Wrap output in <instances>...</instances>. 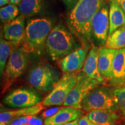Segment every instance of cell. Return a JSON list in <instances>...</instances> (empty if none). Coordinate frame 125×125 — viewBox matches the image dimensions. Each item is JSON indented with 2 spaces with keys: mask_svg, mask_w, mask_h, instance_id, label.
<instances>
[{
  "mask_svg": "<svg viewBox=\"0 0 125 125\" xmlns=\"http://www.w3.org/2000/svg\"><path fill=\"white\" fill-rule=\"evenodd\" d=\"M8 3H10V0H0V6L1 7H4Z\"/></svg>",
  "mask_w": 125,
  "mask_h": 125,
  "instance_id": "1f68e13d",
  "label": "cell"
},
{
  "mask_svg": "<svg viewBox=\"0 0 125 125\" xmlns=\"http://www.w3.org/2000/svg\"><path fill=\"white\" fill-rule=\"evenodd\" d=\"M108 2L109 5V34H110L125 25V12L115 0H108Z\"/></svg>",
  "mask_w": 125,
  "mask_h": 125,
  "instance_id": "ac0fdd59",
  "label": "cell"
},
{
  "mask_svg": "<svg viewBox=\"0 0 125 125\" xmlns=\"http://www.w3.org/2000/svg\"><path fill=\"white\" fill-rule=\"evenodd\" d=\"M79 47L73 33L62 24L52 29L45 45L46 53L53 61L61 60Z\"/></svg>",
  "mask_w": 125,
  "mask_h": 125,
  "instance_id": "7a4b0ae2",
  "label": "cell"
},
{
  "mask_svg": "<svg viewBox=\"0 0 125 125\" xmlns=\"http://www.w3.org/2000/svg\"><path fill=\"white\" fill-rule=\"evenodd\" d=\"M26 125H43V124L41 119L35 116V115H32L29 117Z\"/></svg>",
  "mask_w": 125,
  "mask_h": 125,
  "instance_id": "484cf974",
  "label": "cell"
},
{
  "mask_svg": "<svg viewBox=\"0 0 125 125\" xmlns=\"http://www.w3.org/2000/svg\"><path fill=\"white\" fill-rule=\"evenodd\" d=\"M41 96L35 90L29 88L16 89L5 97L3 102L12 108L30 107L41 103Z\"/></svg>",
  "mask_w": 125,
  "mask_h": 125,
  "instance_id": "9c48e42d",
  "label": "cell"
},
{
  "mask_svg": "<svg viewBox=\"0 0 125 125\" xmlns=\"http://www.w3.org/2000/svg\"><path fill=\"white\" fill-rule=\"evenodd\" d=\"M116 98L117 109L125 120V86L113 90Z\"/></svg>",
  "mask_w": 125,
  "mask_h": 125,
  "instance_id": "cb8c5ba5",
  "label": "cell"
},
{
  "mask_svg": "<svg viewBox=\"0 0 125 125\" xmlns=\"http://www.w3.org/2000/svg\"><path fill=\"white\" fill-rule=\"evenodd\" d=\"M109 81L116 88L125 86V48L116 52L112 65V77Z\"/></svg>",
  "mask_w": 125,
  "mask_h": 125,
  "instance_id": "5bb4252c",
  "label": "cell"
},
{
  "mask_svg": "<svg viewBox=\"0 0 125 125\" xmlns=\"http://www.w3.org/2000/svg\"><path fill=\"white\" fill-rule=\"evenodd\" d=\"M19 8L13 4H9L1 8L0 9V19L4 24L15 20L18 16Z\"/></svg>",
  "mask_w": 125,
  "mask_h": 125,
  "instance_id": "603a6c76",
  "label": "cell"
},
{
  "mask_svg": "<svg viewBox=\"0 0 125 125\" xmlns=\"http://www.w3.org/2000/svg\"><path fill=\"white\" fill-rule=\"evenodd\" d=\"M18 46L12 42L6 40L3 37L0 40V76L2 78L4 70L12 51Z\"/></svg>",
  "mask_w": 125,
  "mask_h": 125,
  "instance_id": "7402d4cb",
  "label": "cell"
},
{
  "mask_svg": "<svg viewBox=\"0 0 125 125\" xmlns=\"http://www.w3.org/2000/svg\"><path fill=\"white\" fill-rule=\"evenodd\" d=\"M42 103L30 107L1 111L0 114V125H7L15 119L23 116H32L40 114L44 108Z\"/></svg>",
  "mask_w": 125,
  "mask_h": 125,
  "instance_id": "9a60e30c",
  "label": "cell"
},
{
  "mask_svg": "<svg viewBox=\"0 0 125 125\" xmlns=\"http://www.w3.org/2000/svg\"><path fill=\"white\" fill-rule=\"evenodd\" d=\"M109 5L106 2L93 16L91 26V38L99 46H104L109 35Z\"/></svg>",
  "mask_w": 125,
  "mask_h": 125,
  "instance_id": "30bf717a",
  "label": "cell"
},
{
  "mask_svg": "<svg viewBox=\"0 0 125 125\" xmlns=\"http://www.w3.org/2000/svg\"><path fill=\"white\" fill-rule=\"evenodd\" d=\"M21 1H22V0H10V4L18 6L20 4Z\"/></svg>",
  "mask_w": 125,
  "mask_h": 125,
  "instance_id": "4dcf8cb0",
  "label": "cell"
},
{
  "mask_svg": "<svg viewBox=\"0 0 125 125\" xmlns=\"http://www.w3.org/2000/svg\"><path fill=\"white\" fill-rule=\"evenodd\" d=\"M100 84L101 82L89 78L83 73H79L77 82L65 99L63 106L81 109L85 98Z\"/></svg>",
  "mask_w": 125,
  "mask_h": 125,
  "instance_id": "52a82bcc",
  "label": "cell"
},
{
  "mask_svg": "<svg viewBox=\"0 0 125 125\" xmlns=\"http://www.w3.org/2000/svg\"><path fill=\"white\" fill-rule=\"evenodd\" d=\"M52 29V23L48 19H29L26 23L21 47L27 53L40 54L45 47L47 38Z\"/></svg>",
  "mask_w": 125,
  "mask_h": 125,
  "instance_id": "3957f363",
  "label": "cell"
},
{
  "mask_svg": "<svg viewBox=\"0 0 125 125\" xmlns=\"http://www.w3.org/2000/svg\"><path fill=\"white\" fill-rule=\"evenodd\" d=\"M24 16L20 15L15 20L7 23L3 26V38L12 42L17 46L22 43L26 31V21Z\"/></svg>",
  "mask_w": 125,
  "mask_h": 125,
  "instance_id": "8fae6325",
  "label": "cell"
},
{
  "mask_svg": "<svg viewBox=\"0 0 125 125\" xmlns=\"http://www.w3.org/2000/svg\"><path fill=\"white\" fill-rule=\"evenodd\" d=\"M90 121L99 125H115L118 116L114 111L107 109H94L86 115Z\"/></svg>",
  "mask_w": 125,
  "mask_h": 125,
  "instance_id": "d6986e66",
  "label": "cell"
},
{
  "mask_svg": "<svg viewBox=\"0 0 125 125\" xmlns=\"http://www.w3.org/2000/svg\"><path fill=\"white\" fill-rule=\"evenodd\" d=\"M104 47L115 50L125 48V25L109 34Z\"/></svg>",
  "mask_w": 125,
  "mask_h": 125,
  "instance_id": "44dd1931",
  "label": "cell"
},
{
  "mask_svg": "<svg viewBox=\"0 0 125 125\" xmlns=\"http://www.w3.org/2000/svg\"><path fill=\"white\" fill-rule=\"evenodd\" d=\"M62 1L67 10H71L75 5L77 3L78 0H62Z\"/></svg>",
  "mask_w": 125,
  "mask_h": 125,
  "instance_id": "83f0119b",
  "label": "cell"
},
{
  "mask_svg": "<svg viewBox=\"0 0 125 125\" xmlns=\"http://www.w3.org/2000/svg\"><path fill=\"white\" fill-rule=\"evenodd\" d=\"M98 58L99 48L93 46L86 56L82 68V71L89 78L101 82L104 81V79L101 76L98 70Z\"/></svg>",
  "mask_w": 125,
  "mask_h": 125,
  "instance_id": "2e32d148",
  "label": "cell"
},
{
  "mask_svg": "<svg viewBox=\"0 0 125 125\" xmlns=\"http://www.w3.org/2000/svg\"><path fill=\"white\" fill-rule=\"evenodd\" d=\"M59 79L58 70L46 62H41L34 67L28 76L30 85L42 93L51 92Z\"/></svg>",
  "mask_w": 125,
  "mask_h": 125,
  "instance_id": "5b68a950",
  "label": "cell"
},
{
  "mask_svg": "<svg viewBox=\"0 0 125 125\" xmlns=\"http://www.w3.org/2000/svg\"><path fill=\"white\" fill-rule=\"evenodd\" d=\"M57 111H58V109L57 108L51 109H49V110L46 111L45 113H43V115L46 116V118H48V117L51 116H52V115H53V114H55L56 112H57Z\"/></svg>",
  "mask_w": 125,
  "mask_h": 125,
  "instance_id": "f1b7e54d",
  "label": "cell"
},
{
  "mask_svg": "<svg viewBox=\"0 0 125 125\" xmlns=\"http://www.w3.org/2000/svg\"><path fill=\"white\" fill-rule=\"evenodd\" d=\"M116 51L105 47L99 48L98 70L104 79L109 81L112 77V65Z\"/></svg>",
  "mask_w": 125,
  "mask_h": 125,
  "instance_id": "e0dca14e",
  "label": "cell"
},
{
  "mask_svg": "<svg viewBox=\"0 0 125 125\" xmlns=\"http://www.w3.org/2000/svg\"><path fill=\"white\" fill-rule=\"evenodd\" d=\"M78 76L76 72L64 73L42 100L43 106L63 105L67 96L77 82Z\"/></svg>",
  "mask_w": 125,
  "mask_h": 125,
  "instance_id": "8992f818",
  "label": "cell"
},
{
  "mask_svg": "<svg viewBox=\"0 0 125 125\" xmlns=\"http://www.w3.org/2000/svg\"><path fill=\"white\" fill-rule=\"evenodd\" d=\"M106 2V0H78L68 18L73 33L85 42H91L92 19Z\"/></svg>",
  "mask_w": 125,
  "mask_h": 125,
  "instance_id": "6da1fadb",
  "label": "cell"
},
{
  "mask_svg": "<svg viewBox=\"0 0 125 125\" xmlns=\"http://www.w3.org/2000/svg\"><path fill=\"white\" fill-rule=\"evenodd\" d=\"M78 123H79V125H99L90 121L86 115L81 117L79 119Z\"/></svg>",
  "mask_w": 125,
  "mask_h": 125,
  "instance_id": "4316f807",
  "label": "cell"
},
{
  "mask_svg": "<svg viewBox=\"0 0 125 125\" xmlns=\"http://www.w3.org/2000/svg\"><path fill=\"white\" fill-rule=\"evenodd\" d=\"M81 109L69 107H64L52 116L45 118L43 125H64L81 118L83 115Z\"/></svg>",
  "mask_w": 125,
  "mask_h": 125,
  "instance_id": "4fadbf2b",
  "label": "cell"
},
{
  "mask_svg": "<svg viewBox=\"0 0 125 125\" xmlns=\"http://www.w3.org/2000/svg\"><path fill=\"white\" fill-rule=\"evenodd\" d=\"M125 12V0H115Z\"/></svg>",
  "mask_w": 125,
  "mask_h": 125,
  "instance_id": "f546056e",
  "label": "cell"
},
{
  "mask_svg": "<svg viewBox=\"0 0 125 125\" xmlns=\"http://www.w3.org/2000/svg\"><path fill=\"white\" fill-rule=\"evenodd\" d=\"M86 50L79 47L59 60V66L64 73L76 72L82 69L86 58Z\"/></svg>",
  "mask_w": 125,
  "mask_h": 125,
  "instance_id": "7c38bea8",
  "label": "cell"
},
{
  "mask_svg": "<svg viewBox=\"0 0 125 125\" xmlns=\"http://www.w3.org/2000/svg\"><path fill=\"white\" fill-rule=\"evenodd\" d=\"M82 109L87 112L94 109H117L116 98L113 90L105 87H97L87 95L82 104Z\"/></svg>",
  "mask_w": 125,
  "mask_h": 125,
  "instance_id": "ba28073f",
  "label": "cell"
},
{
  "mask_svg": "<svg viewBox=\"0 0 125 125\" xmlns=\"http://www.w3.org/2000/svg\"><path fill=\"white\" fill-rule=\"evenodd\" d=\"M30 116H23L16 118L10 122L7 125H26V123H27Z\"/></svg>",
  "mask_w": 125,
  "mask_h": 125,
  "instance_id": "d4e9b609",
  "label": "cell"
},
{
  "mask_svg": "<svg viewBox=\"0 0 125 125\" xmlns=\"http://www.w3.org/2000/svg\"><path fill=\"white\" fill-rule=\"evenodd\" d=\"M44 0H22L19 5L20 15L25 18H30L42 12Z\"/></svg>",
  "mask_w": 125,
  "mask_h": 125,
  "instance_id": "ffe728a7",
  "label": "cell"
},
{
  "mask_svg": "<svg viewBox=\"0 0 125 125\" xmlns=\"http://www.w3.org/2000/svg\"><path fill=\"white\" fill-rule=\"evenodd\" d=\"M80 119V118H79ZM79 119H78L74 120V121L71 122H69L67 124H65L64 125H79Z\"/></svg>",
  "mask_w": 125,
  "mask_h": 125,
  "instance_id": "d6a6232c",
  "label": "cell"
},
{
  "mask_svg": "<svg viewBox=\"0 0 125 125\" xmlns=\"http://www.w3.org/2000/svg\"><path fill=\"white\" fill-rule=\"evenodd\" d=\"M27 53L21 46L13 49L3 73L2 94L5 93L26 71L29 64Z\"/></svg>",
  "mask_w": 125,
  "mask_h": 125,
  "instance_id": "277c9868",
  "label": "cell"
}]
</instances>
